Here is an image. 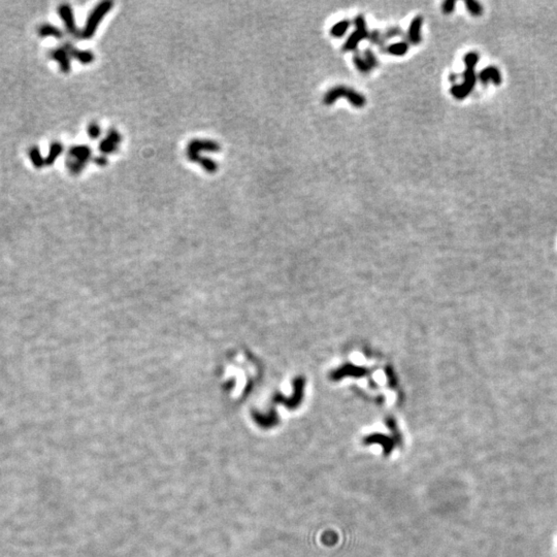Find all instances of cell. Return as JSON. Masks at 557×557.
Returning <instances> with one entry per match:
<instances>
[{"mask_svg": "<svg viewBox=\"0 0 557 557\" xmlns=\"http://www.w3.org/2000/svg\"><path fill=\"white\" fill-rule=\"evenodd\" d=\"M340 97H346L347 100L356 108H363L366 104V99L361 93L346 87V86H337L331 88L323 97L325 105L330 106L334 104Z\"/></svg>", "mask_w": 557, "mask_h": 557, "instance_id": "1", "label": "cell"}, {"mask_svg": "<svg viewBox=\"0 0 557 557\" xmlns=\"http://www.w3.org/2000/svg\"><path fill=\"white\" fill-rule=\"evenodd\" d=\"M92 150L89 145H73L68 151L66 167L72 175H79L91 159Z\"/></svg>", "mask_w": 557, "mask_h": 557, "instance_id": "2", "label": "cell"}, {"mask_svg": "<svg viewBox=\"0 0 557 557\" xmlns=\"http://www.w3.org/2000/svg\"><path fill=\"white\" fill-rule=\"evenodd\" d=\"M111 7H113V2L111 1H102L93 8V11L88 17L87 22H86L83 31L81 32L82 38L89 39L95 34L99 23L111 10Z\"/></svg>", "mask_w": 557, "mask_h": 557, "instance_id": "3", "label": "cell"}, {"mask_svg": "<svg viewBox=\"0 0 557 557\" xmlns=\"http://www.w3.org/2000/svg\"><path fill=\"white\" fill-rule=\"evenodd\" d=\"M221 150L220 144L210 140H193L187 147V158L192 162H197L201 157V152L217 153Z\"/></svg>", "mask_w": 557, "mask_h": 557, "instance_id": "4", "label": "cell"}, {"mask_svg": "<svg viewBox=\"0 0 557 557\" xmlns=\"http://www.w3.org/2000/svg\"><path fill=\"white\" fill-rule=\"evenodd\" d=\"M354 24L356 29L349 36V38L345 42V45L342 46V50H344L345 52H352V51H355L358 45L360 44V41L365 38H368V36H370V32H368L366 27L365 19L362 15H359L356 17L354 20Z\"/></svg>", "mask_w": 557, "mask_h": 557, "instance_id": "5", "label": "cell"}, {"mask_svg": "<svg viewBox=\"0 0 557 557\" xmlns=\"http://www.w3.org/2000/svg\"><path fill=\"white\" fill-rule=\"evenodd\" d=\"M121 142H122L121 134H120V132H118L116 129H114V128H111V129L108 131L107 138L100 142L99 151L102 154H105V155L115 153L118 150L119 144H121Z\"/></svg>", "mask_w": 557, "mask_h": 557, "instance_id": "6", "label": "cell"}, {"mask_svg": "<svg viewBox=\"0 0 557 557\" xmlns=\"http://www.w3.org/2000/svg\"><path fill=\"white\" fill-rule=\"evenodd\" d=\"M58 13H59L60 18H61L62 21L64 22L67 32L74 37L81 36V33L79 32L78 28H76V26H75L74 16H73L72 6H70L68 4L60 5L58 8Z\"/></svg>", "mask_w": 557, "mask_h": 557, "instance_id": "7", "label": "cell"}, {"mask_svg": "<svg viewBox=\"0 0 557 557\" xmlns=\"http://www.w3.org/2000/svg\"><path fill=\"white\" fill-rule=\"evenodd\" d=\"M63 48L66 50L68 55L74 58L75 60H78V61H80L83 64H89L94 60V55L92 52H90V51H83L76 49L73 45L70 44V42H66Z\"/></svg>", "mask_w": 557, "mask_h": 557, "instance_id": "8", "label": "cell"}, {"mask_svg": "<svg viewBox=\"0 0 557 557\" xmlns=\"http://www.w3.org/2000/svg\"><path fill=\"white\" fill-rule=\"evenodd\" d=\"M50 55H51V58L56 60V61L59 63L60 70H61L63 72L67 73V72H71V70H72L71 56L68 55V53L66 52V50L63 47L53 49L52 51H51Z\"/></svg>", "mask_w": 557, "mask_h": 557, "instance_id": "9", "label": "cell"}, {"mask_svg": "<svg viewBox=\"0 0 557 557\" xmlns=\"http://www.w3.org/2000/svg\"><path fill=\"white\" fill-rule=\"evenodd\" d=\"M423 18L421 16H416L410 24L408 30V39L413 45H419L421 42V27Z\"/></svg>", "mask_w": 557, "mask_h": 557, "instance_id": "10", "label": "cell"}, {"mask_svg": "<svg viewBox=\"0 0 557 557\" xmlns=\"http://www.w3.org/2000/svg\"><path fill=\"white\" fill-rule=\"evenodd\" d=\"M63 152V145L62 144H60L59 142H55L52 144H51L50 147V151L48 156L45 158V164L47 166H50L55 163V161L57 160V158L60 156V154Z\"/></svg>", "mask_w": 557, "mask_h": 557, "instance_id": "11", "label": "cell"}, {"mask_svg": "<svg viewBox=\"0 0 557 557\" xmlns=\"http://www.w3.org/2000/svg\"><path fill=\"white\" fill-rule=\"evenodd\" d=\"M38 34L41 37H49L52 36L55 38H61L63 36L62 31L58 27L53 26L51 24H44L38 28Z\"/></svg>", "mask_w": 557, "mask_h": 557, "instance_id": "12", "label": "cell"}, {"mask_svg": "<svg viewBox=\"0 0 557 557\" xmlns=\"http://www.w3.org/2000/svg\"><path fill=\"white\" fill-rule=\"evenodd\" d=\"M385 51L393 56H404L408 53L409 44L407 41L395 42V44H392L389 47H387Z\"/></svg>", "mask_w": 557, "mask_h": 557, "instance_id": "13", "label": "cell"}, {"mask_svg": "<svg viewBox=\"0 0 557 557\" xmlns=\"http://www.w3.org/2000/svg\"><path fill=\"white\" fill-rule=\"evenodd\" d=\"M350 25H351V23L348 20H342V21L337 23L336 25H333L330 29L331 36L338 37V38L344 36L346 32L348 31Z\"/></svg>", "mask_w": 557, "mask_h": 557, "instance_id": "14", "label": "cell"}, {"mask_svg": "<svg viewBox=\"0 0 557 557\" xmlns=\"http://www.w3.org/2000/svg\"><path fill=\"white\" fill-rule=\"evenodd\" d=\"M29 157L32 161L33 165L36 166V168H40V167L46 165L45 164V158L41 156V153H40L38 148H36V147L31 148L29 151Z\"/></svg>", "mask_w": 557, "mask_h": 557, "instance_id": "15", "label": "cell"}, {"mask_svg": "<svg viewBox=\"0 0 557 557\" xmlns=\"http://www.w3.org/2000/svg\"><path fill=\"white\" fill-rule=\"evenodd\" d=\"M198 163L201 165V167H202L205 171H208V173H210V174L216 173V171L218 170V164H217V162H216L215 160L211 159V158L202 157V156H201L200 159H199V161H198Z\"/></svg>", "mask_w": 557, "mask_h": 557, "instance_id": "16", "label": "cell"}, {"mask_svg": "<svg viewBox=\"0 0 557 557\" xmlns=\"http://www.w3.org/2000/svg\"><path fill=\"white\" fill-rule=\"evenodd\" d=\"M353 61H354V64H355L356 68H357V70H358L359 72H362V73H368V72H371L372 68L370 67V65L367 64V62L365 61V59H364L362 56L359 55L358 53L354 54V56H353Z\"/></svg>", "mask_w": 557, "mask_h": 557, "instance_id": "17", "label": "cell"}, {"mask_svg": "<svg viewBox=\"0 0 557 557\" xmlns=\"http://www.w3.org/2000/svg\"><path fill=\"white\" fill-rule=\"evenodd\" d=\"M368 39L371 40V42L373 44H376L381 47L382 51L384 50V44H385V38L382 36V33L379 30H374L370 33V36H368Z\"/></svg>", "mask_w": 557, "mask_h": 557, "instance_id": "18", "label": "cell"}, {"mask_svg": "<svg viewBox=\"0 0 557 557\" xmlns=\"http://www.w3.org/2000/svg\"><path fill=\"white\" fill-rule=\"evenodd\" d=\"M363 58L365 59V61L367 62V64L370 65L371 68H375L378 66L379 62H378V59H377L376 55L374 54L373 51L371 49H366L364 51V56Z\"/></svg>", "mask_w": 557, "mask_h": 557, "instance_id": "19", "label": "cell"}, {"mask_svg": "<svg viewBox=\"0 0 557 557\" xmlns=\"http://www.w3.org/2000/svg\"><path fill=\"white\" fill-rule=\"evenodd\" d=\"M87 131L88 135L92 140H96L101 134V128L97 123H91L87 128Z\"/></svg>", "mask_w": 557, "mask_h": 557, "instance_id": "20", "label": "cell"}, {"mask_svg": "<svg viewBox=\"0 0 557 557\" xmlns=\"http://www.w3.org/2000/svg\"><path fill=\"white\" fill-rule=\"evenodd\" d=\"M401 34H402V30H401L400 28H398V27H391V28H389L386 32H385V33L383 34V36H384L385 40H386V39H389V38H392V37L400 36Z\"/></svg>", "mask_w": 557, "mask_h": 557, "instance_id": "21", "label": "cell"}, {"mask_svg": "<svg viewBox=\"0 0 557 557\" xmlns=\"http://www.w3.org/2000/svg\"><path fill=\"white\" fill-rule=\"evenodd\" d=\"M454 1H446L443 4V12L445 14H450L454 10Z\"/></svg>", "mask_w": 557, "mask_h": 557, "instance_id": "22", "label": "cell"}, {"mask_svg": "<svg viewBox=\"0 0 557 557\" xmlns=\"http://www.w3.org/2000/svg\"><path fill=\"white\" fill-rule=\"evenodd\" d=\"M94 162H95L96 165H98V166H106L108 164V159L105 155L104 156H97V157H95V159H94Z\"/></svg>", "mask_w": 557, "mask_h": 557, "instance_id": "23", "label": "cell"}, {"mask_svg": "<svg viewBox=\"0 0 557 557\" xmlns=\"http://www.w3.org/2000/svg\"><path fill=\"white\" fill-rule=\"evenodd\" d=\"M467 5L468 10H469L470 12H472L473 14H477V13H478V5H477V3L468 1V2H467Z\"/></svg>", "mask_w": 557, "mask_h": 557, "instance_id": "24", "label": "cell"}]
</instances>
